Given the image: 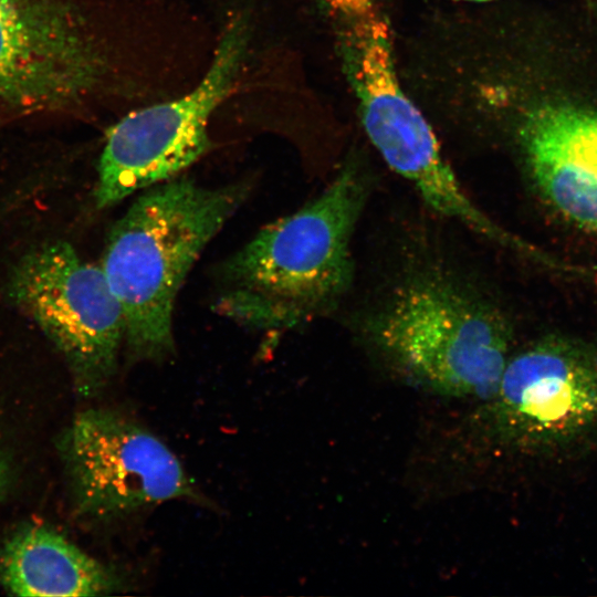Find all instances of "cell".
<instances>
[{
	"label": "cell",
	"mask_w": 597,
	"mask_h": 597,
	"mask_svg": "<svg viewBox=\"0 0 597 597\" xmlns=\"http://www.w3.org/2000/svg\"><path fill=\"white\" fill-rule=\"evenodd\" d=\"M366 195L363 174L346 166L314 200L262 228L222 263L218 312L265 332L328 312L352 281L349 247Z\"/></svg>",
	"instance_id": "obj_1"
},
{
	"label": "cell",
	"mask_w": 597,
	"mask_h": 597,
	"mask_svg": "<svg viewBox=\"0 0 597 597\" xmlns=\"http://www.w3.org/2000/svg\"><path fill=\"white\" fill-rule=\"evenodd\" d=\"M248 192L247 182L210 188L172 178L147 188L113 226L101 269L122 308L133 358L159 362L174 353L176 296Z\"/></svg>",
	"instance_id": "obj_2"
},
{
	"label": "cell",
	"mask_w": 597,
	"mask_h": 597,
	"mask_svg": "<svg viewBox=\"0 0 597 597\" xmlns=\"http://www.w3.org/2000/svg\"><path fill=\"white\" fill-rule=\"evenodd\" d=\"M367 331L400 371L452 397L488 399L510 359L503 313L476 291L433 272L397 285Z\"/></svg>",
	"instance_id": "obj_3"
},
{
	"label": "cell",
	"mask_w": 597,
	"mask_h": 597,
	"mask_svg": "<svg viewBox=\"0 0 597 597\" xmlns=\"http://www.w3.org/2000/svg\"><path fill=\"white\" fill-rule=\"evenodd\" d=\"M109 49L77 0H0V112L62 113L103 91Z\"/></svg>",
	"instance_id": "obj_4"
},
{
	"label": "cell",
	"mask_w": 597,
	"mask_h": 597,
	"mask_svg": "<svg viewBox=\"0 0 597 597\" xmlns=\"http://www.w3.org/2000/svg\"><path fill=\"white\" fill-rule=\"evenodd\" d=\"M249 33L247 18L235 17L208 72L191 92L133 112L107 130L97 167V208L175 178L207 151L209 118L237 78Z\"/></svg>",
	"instance_id": "obj_5"
},
{
	"label": "cell",
	"mask_w": 597,
	"mask_h": 597,
	"mask_svg": "<svg viewBox=\"0 0 597 597\" xmlns=\"http://www.w3.org/2000/svg\"><path fill=\"white\" fill-rule=\"evenodd\" d=\"M9 295L62 353L81 394L106 386L117 367L125 325L101 268L83 261L67 242L45 243L14 265Z\"/></svg>",
	"instance_id": "obj_6"
},
{
	"label": "cell",
	"mask_w": 597,
	"mask_h": 597,
	"mask_svg": "<svg viewBox=\"0 0 597 597\" xmlns=\"http://www.w3.org/2000/svg\"><path fill=\"white\" fill-rule=\"evenodd\" d=\"M63 457L80 512L125 517L195 489L179 460L138 422L106 409L78 413L63 438Z\"/></svg>",
	"instance_id": "obj_7"
},
{
	"label": "cell",
	"mask_w": 597,
	"mask_h": 597,
	"mask_svg": "<svg viewBox=\"0 0 597 597\" xmlns=\"http://www.w3.org/2000/svg\"><path fill=\"white\" fill-rule=\"evenodd\" d=\"M481 413L494 441L520 450L568 444L597 428V353L561 339L510 357Z\"/></svg>",
	"instance_id": "obj_8"
},
{
	"label": "cell",
	"mask_w": 597,
	"mask_h": 597,
	"mask_svg": "<svg viewBox=\"0 0 597 597\" xmlns=\"http://www.w3.org/2000/svg\"><path fill=\"white\" fill-rule=\"evenodd\" d=\"M328 2L366 135L396 174L420 165L440 146L400 83L389 23L379 1Z\"/></svg>",
	"instance_id": "obj_9"
},
{
	"label": "cell",
	"mask_w": 597,
	"mask_h": 597,
	"mask_svg": "<svg viewBox=\"0 0 597 597\" xmlns=\"http://www.w3.org/2000/svg\"><path fill=\"white\" fill-rule=\"evenodd\" d=\"M520 137L541 195L575 224L597 231V111L540 104L525 115Z\"/></svg>",
	"instance_id": "obj_10"
},
{
	"label": "cell",
	"mask_w": 597,
	"mask_h": 597,
	"mask_svg": "<svg viewBox=\"0 0 597 597\" xmlns=\"http://www.w3.org/2000/svg\"><path fill=\"white\" fill-rule=\"evenodd\" d=\"M0 583L15 596H100L123 588L119 576L59 532L28 525L0 552Z\"/></svg>",
	"instance_id": "obj_11"
},
{
	"label": "cell",
	"mask_w": 597,
	"mask_h": 597,
	"mask_svg": "<svg viewBox=\"0 0 597 597\" xmlns=\"http://www.w3.org/2000/svg\"><path fill=\"white\" fill-rule=\"evenodd\" d=\"M6 482H7V469L0 455V494L4 489Z\"/></svg>",
	"instance_id": "obj_12"
},
{
	"label": "cell",
	"mask_w": 597,
	"mask_h": 597,
	"mask_svg": "<svg viewBox=\"0 0 597 597\" xmlns=\"http://www.w3.org/2000/svg\"><path fill=\"white\" fill-rule=\"evenodd\" d=\"M465 1H490V0H465Z\"/></svg>",
	"instance_id": "obj_13"
}]
</instances>
